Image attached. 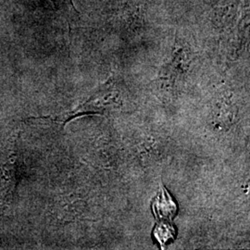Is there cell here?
Masks as SVG:
<instances>
[{"label": "cell", "mask_w": 250, "mask_h": 250, "mask_svg": "<svg viewBox=\"0 0 250 250\" xmlns=\"http://www.w3.org/2000/svg\"><path fill=\"white\" fill-rule=\"evenodd\" d=\"M175 231L174 228L170 224L161 223L154 229V236L163 247L166 243L174 238Z\"/></svg>", "instance_id": "2"}, {"label": "cell", "mask_w": 250, "mask_h": 250, "mask_svg": "<svg viewBox=\"0 0 250 250\" xmlns=\"http://www.w3.org/2000/svg\"><path fill=\"white\" fill-rule=\"evenodd\" d=\"M152 210L157 219L169 222L172 221L177 212V205L161 184L160 190L153 200Z\"/></svg>", "instance_id": "1"}]
</instances>
